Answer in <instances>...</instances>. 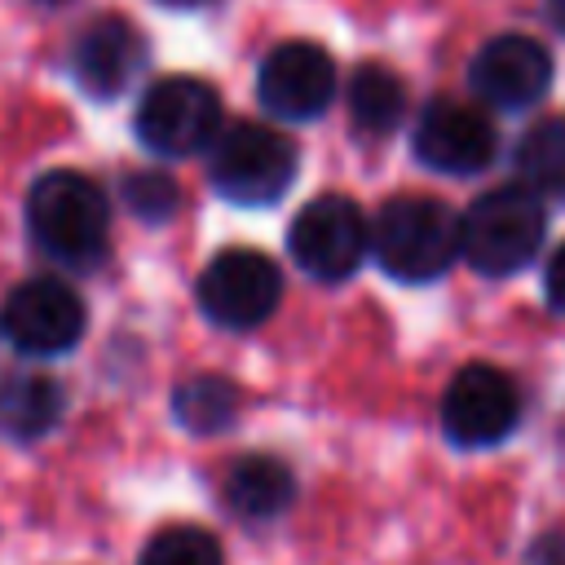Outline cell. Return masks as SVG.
<instances>
[{"mask_svg":"<svg viewBox=\"0 0 565 565\" xmlns=\"http://www.w3.org/2000/svg\"><path fill=\"white\" fill-rule=\"evenodd\" d=\"M26 230L31 238L62 265H93L106 252L110 207L93 177L53 168L26 194Z\"/></svg>","mask_w":565,"mask_h":565,"instance_id":"cell-1","label":"cell"},{"mask_svg":"<svg viewBox=\"0 0 565 565\" xmlns=\"http://www.w3.org/2000/svg\"><path fill=\"white\" fill-rule=\"evenodd\" d=\"M375 260L402 282H428L459 256V216L428 194H397L371 225Z\"/></svg>","mask_w":565,"mask_h":565,"instance_id":"cell-2","label":"cell"},{"mask_svg":"<svg viewBox=\"0 0 565 565\" xmlns=\"http://www.w3.org/2000/svg\"><path fill=\"white\" fill-rule=\"evenodd\" d=\"M543 203L525 185H499L459 216V256L490 278L516 274L543 247Z\"/></svg>","mask_w":565,"mask_h":565,"instance_id":"cell-3","label":"cell"},{"mask_svg":"<svg viewBox=\"0 0 565 565\" xmlns=\"http://www.w3.org/2000/svg\"><path fill=\"white\" fill-rule=\"evenodd\" d=\"M212 185L230 203L260 207L282 199L296 177V146L265 124H230L212 137Z\"/></svg>","mask_w":565,"mask_h":565,"instance_id":"cell-4","label":"cell"},{"mask_svg":"<svg viewBox=\"0 0 565 565\" xmlns=\"http://www.w3.org/2000/svg\"><path fill=\"white\" fill-rule=\"evenodd\" d=\"M221 132V97L212 84L190 75H168L146 88L137 106V137L154 154H194Z\"/></svg>","mask_w":565,"mask_h":565,"instance_id":"cell-5","label":"cell"},{"mask_svg":"<svg viewBox=\"0 0 565 565\" xmlns=\"http://www.w3.org/2000/svg\"><path fill=\"white\" fill-rule=\"evenodd\" d=\"M366 247H371V225L362 207L344 194H318L291 221V256L318 282L349 278L362 265Z\"/></svg>","mask_w":565,"mask_h":565,"instance_id":"cell-6","label":"cell"},{"mask_svg":"<svg viewBox=\"0 0 565 565\" xmlns=\"http://www.w3.org/2000/svg\"><path fill=\"white\" fill-rule=\"evenodd\" d=\"M278 296H282L278 265L252 247H225L199 274V309L230 331L260 327L278 309Z\"/></svg>","mask_w":565,"mask_h":565,"instance_id":"cell-7","label":"cell"},{"mask_svg":"<svg viewBox=\"0 0 565 565\" xmlns=\"http://www.w3.org/2000/svg\"><path fill=\"white\" fill-rule=\"evenodd\" d=\"M0 335L26 358L66 353L84 335V300L57 278L18 282L0 305Z\"/></svg>","mask_w":565,"mask_h":565,"instance_id":"cell-8","label":"cell"},{"mask_svg":"<svg viewBox=\"0 0 565 565\" xmlns=\"http://www.w3.org/2000/svg\"><path fill=\"white\" fill-rule=\"evenodd\" d=\"M521 397L516 384L486 362L463 366L441 397V428L455 446H494L516 428Z\"/></svg>","mask_w":565,"mask_h":565,"instance_id":"cell-9","label":"cell"},{"mask_svg":"<svg viewBox=\"0 0 565 565\" xmlns=\"http://www.w3.org/2000/svg\"><path fill=\"white\" fill-rule=\"evenodd\" d=\"M256 93H260V106L282 119H313L327 110L335 93V62L327 49L309 40H287L260 62Z\"/></svg>","mask_w":565,"mask_h":565,"instance_id":"cell-10","label":"cell"},{"mask_svg":"<svg viewBox=\"0 0 565 565\" xmlns=\"http://www.w3.org/2000/svg\"><path fill=\"white\" fill-rule=\"evenodd\" d=\"M477 97L486 106H499V110H521V106H534L547 84H552V53L530 40V35H494L477 49L472 57V71H468Z\"/></svg>","mask_w":565,"mask_h":565,"instance_id":"cell-11","label":"cell"},{"mask_svg":"<svg viewBox=\"0 0 565 565\" xmlns=\"http://www.w3.org/2000/svg\"><path fill=\"white\" fill-rule=\"evenodd\" d=\"M494 128L490 119L477 110V106H463V102H433L419 124H415V154L419 163L437 168V172H450V177H468V172H481L490 159H494Z\"/></svg>","mask_w":565,"mask_h":565,"instance_id":"cell-12","label":"cell"},{"mask_svg":"<svg viewBox=\"0 0 565 565\" xmlns=\"http://www.w3.org/2000/svg\"><path fill=\"white\" fill-rule=\"evenodd\" d=\"M146 66V40L141 31L119 18V13H106V18H93L79 40H75V53H71V71L79 79L84 93L93 97H119L137 71Z\"/></svg>","mask_w":565,"mask_h":565,"instance_id":"cell-13","label":"cell"},{"mask_svg":"<svg viewBox=\"0 0 565 565\" xmlns=\"http://www.w3.org/2000/svg\"><path fill=\"white\" fill-rule=\"evenodd\" d=\"M62 419V384L35 371L0 375V433L18 441L44 437Z\"/></svg>","mask_w":565,"mask_h":565,"instance_id":"cell-14","label":"cell"},{"mask_svg":"<svg viewBox=\"0 0 565 565\" xmlns=\"http://www.w3.org/2000/svg\"><path fill=\"white\" fill-rule=\"evenodd\" d=\"M291 494H296L291 468L274 455H243L225 477V503L252 521L278 516L291 503Z\"/></svg>","mask_w":565,"mask_h":565,"instance_id":"cell-15","label":"cell"},{"mask_svg":"<svg viewBox=\"0 0 565 565\" xmlns=\"http://www.w3.org/2000/svg\"><path fill=\"white\" fill-rule=\"evenodd\" d=\"M516 177L530 194L565 199V119H539L516 146Z\"/></svg>","mask_w":565,"mask_h":565,"instance_id":"cell-16","label":"cell"},{"mask_svg":"<svg viewBox=\"0 0 565 565\" xmlns=\"http://www.w3.org/2000/svg\"><path fill=\"white\" fill-rule=\"evenodd\" d=\"M406 110V88L388 66H362L349 84V119L362 132H388Z\"/></svg>","mask_w":565,"mask_h":565,"instance_id":"cell-17","label":"cell"},{"mask_svg":"<svg viewBox=\"0 0 565 565\" xmlns=\"http://www.w3.org/2000/svg\"><path fill=\"white\" fill-rule=\"evenodd\" d=\"M172 411L190 433H221L238 415V388L225 375H194L172 393Z\"/></svg>","mask_w":565,"mask_h":565,"instance_id":"cell-18","label":"cell"},{"mask_svg":"<svg viewBox=\"0 0 565 565\" xmlns=\"http://www.w3.org/2000/svg\"><path fill=\"white\" fill-rule=\"evenodd\" d=\"M141 565H225V561H221V543L207 530L168 525L146 543Z\"/></svg>","mask_w":565,"mask_h":565,"instance_id":"cell-19","label":"cell"},{"mask_svg":"<svg viewBox=\"0 0 565 565\" xmlns=\"http://www.w3.org/2000/svg\"><path fill=\"white\" fill-rule=\"evenodd\" d=\"M177 199H181V190L168 172H132L124 181V203L141 221H168L177 212Z\"/></svg>","mask_w":565,"mask_h":565,"instance_id":"cell-20","label":"cell"},{"mask_svg":"<svg viewBox=\"0 0 565 565\" xmlns=\"http://www.w3.org/2000/svg\"><path fill=\"white\" fill-rule=\"evenodd\" d=\"M543 287H547V305L565 313V243H561L556 256L547 260V278H543Z\"/></svg>","mask_w":565,"mask_h":565,"instance_id":"cell-21","label":"cell"},{"mask_svg":"<svg viewBox=\"0 0 565 565\" xmlns=\"http://www.w3.org/2000/svg\"><path fill=\"white\" fill-rule=\"evenodd\" d=\"M547 22L556 31H565V0H547Z\"/></svg>","mask_w":565,"mask_h":565,"instance_id":"cell-22","label":"cell"},{"mask_svg":"<svg viewBox=\"0 0 565 565\" xmlns=\"http://www.w3.org/2000/svg\"><path fill=\"white\" fill-rule=\"evenodd\" d=\"M163 4H199V0H163Z\"/></svg>","mask_w":565,"mask_h":565,"instance_id":"cell-23","label":"cell"},{"mask_svg":"<svg viewBox=\"0 0 565 565\" xmlns=\"http://www.w3.org/2000/svg\"><path fill=\"white\" fill-rule=\"evenodd\" d=\"M49 4H57V0H49Z\"/></svg>","mask_w":565,"mask_h":565,"instance_id":"cell-24","label":"cell"}]
</instances>
